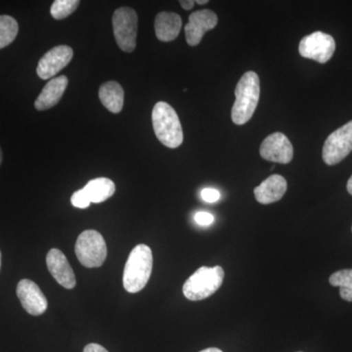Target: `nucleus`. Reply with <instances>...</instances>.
I'll return each instance as SVG.
<instances>
[{
	"mask_svg": "<svg viewBox=\"0 0 352 352\" xmlns=\"http://www.w3.org/2000/svg\"><path fill=\"white\" fill-rule=\"evenodd\" d=\"M259 95L258 76L254 72H247L235 88L236 100L231 112L234 124L242 126L252 119L258 104Z\"/></svg>",
	"mask_w": 352,
	"mask_h": 352,
	"instance_id": "f257e3e1",
	"label": "nucleus"
},
{
	"mask_svg": "<svg viewBox=\"0 0 352 352\" xmlns=\"http://www.w3.org/2000/svg\"><path fill=\"white\" fill-rule=\"evenodd\" d=\"M153 270V254L146 245H138L132 250L124 266V289L129 293L135 294L145 288Z\"/></svg>",
	"mask_w": 352,
	"mask_h": 352,
	"instance_id": "f03ea898",
	"label": "nucleus"
},
{
	"mask_svg": "<svg viewBox=\"0 0 352 352\" xmlns=\"http://www.w3.org/2000/svg\"><path fill=\"white\" fill-rule=\"evenodd\" d=\"M153 127L162 144L175 149L183 142V131L175 109L166 102H157L152 112Z\"/></svg>",
	"mask_w": 352,
	"mask_h": 352,
	"instance_id": "7ed1b4c3",
	"label": "nucleus"
},
{
	"mask_svg": "<svg viewBox=\"0 0 352 352\" xmlns=\"http://www.w3.org/2000/svg\"><path fill=\"white\" fill-rule=\"evenodd\" d=\"M224 270L221 266L199 268L183 286L185 298L192 302L205 300L221 287L223 283Z\"/></svg>",
	"mask_w": 352,
	"mask_h": 352,
	"instance_id": "20e7f679",
	"label": "nucleus"
},
{
	"mask_svg": "<svg viewBox=\"0 0 352 352\" xmlns=\"http://www.w3.org/2000/svg\"><path fill=\"white\" fill-rule=\"evenodd\" d=\"M75 252L76 258L85 267H99L107 258V245L100 233L85 230L76 240Z\"/></svg>",
	"mask_w": 352,
	"mask_h": 352,
	"instance_id": "39448f33",
	"label": "nucleus"
},
{
	"mask_svg": "<svg viewBox=\"0 0 352 352\" xmlns=\"http://www.w3.org/2000/svg\"><path fill=\"white\" fill-rule=\"evenodd\" d=\"M113 36L118 45L124 52L131 53L136 47L138 17L133 9L120 7L113 16Z\"/></svg>",
	"mask_w": 352,
	"mask_h": 352,
	"instance_id": "423d86ee",
	"label": "nucleus"
},
{
	"mask_svg": "<svg viewBox=\"0 0 352 352\" xmlns=\"http://www.w3.org/2000/svg\"><path fill=\"white\" fill-rule=\"evenodd\" d=\"M352 151V120L331 133L326 139L322 151L325 164L335 166Z\"/></svg>",
	"mask_w": 352,
	"mask_h": 352,
	"instance_id": "0eeeda50",
	"label": "nucleus"
},
{
	"mask_svg": "<svg viewBox=\"0 0 352 352\" xmlns=\"http://www.w3.org/2000/svg\"><path fill=\"white\" fill-rule=\"evenodd\" d=\"M336 50V41L332 36L315 32L300 41L298 51L303 58L314 60L318 63H327Z\"/></svg>",
	"mask_w": 352,
	"mask_h": 352,
	"instance_id": "6e6552de",
	"label": "nucleus"
},
{
	"mask_svg": "<svg viewBox=\"0 0 352 352\" xmlns=\"http://www.w3.org/2000/svg\"><path fill=\"white\" fill-rule=\"evenodd\" d=\"M263 159L273 163L289 164L294 157V148L282 132H275L264 139L259 148Z\"/></svg>",
	"mask_w": 352,
	"mask_h": 352,
	"instance_id": "1a4fd4ad",
	"label": "nucleus"
},
{
	"mask_svg": "<svg viewBox=\"0 0 352 352\" xmlns=\"http://www.w3.org/2000/svg\"><path fill=\"white\" fill-rule=\"evenodd\" d=\"M74 51L68 45H58L43 55L39 60L36 73L41 80H48L68 66Z\"/></svg>",
	"mask_w": 352,
	"mask_h": 352,
	"instance_id": "9d476101",
	"label": "nucleus"
},
{
	"mask_svg": "<svg viewBox=\"0 0 352 352\" xmlns=\"http://www.w3.org/2000/svg\"><path fill=\"white\" fill-rule=\"evenodd\" d=\"M219 23L217 14L205 9L192 13L188 24L185 25V38L190 46H196L201 43L206 32L214 30Z\"/></svg>",
	"mask_w": 352,
	"mask_h": 352,
	"instance_id": "9b49d317",
	"label": "nucleus"
},
{
	"mask_svg": "<svg viewBox=\"0 0 352 352\" xmlns=\"http://www.w3.org/2000/svg\"><path fill=\"white\" fill-rule=\"evenodd\" d=\"M17 296L28 314L38 316L47 309L48 303L41 288L29 279L21 280L17 286Z\"/></svg>",
	"mask_w": 352,
	"mask_h": 352,
	"instance_id": "f8f14e48",
	"label": "nucleus"
},
{
	"mask_svg": "<svg viewBox=\"0 0 352 352\" xmlns=\"http://www.w3.org/2000/svg\"><path fill=\"white\" fill-rule=\"evenodd\" d=\"M46 263L50 274L58 283L65 289L75 288L76 275L63 252L58 249H51L46 256Z\"/></svg>",
	"mask_w": 352,
	"mask_h": 352,
	"instance_id": "ddd939ff",
	"label": "nucleus"
},
{
	"mask_svg": "<svg viewBox=\"0 0 352 352\" xmlns=\"http://www.w3.org/2000/svg\"><path fill=\"white\" fill-rule=\"evenodd\" d=\"M288 184L283 176L279 175H271L258 187L254 188V196L256 201L263 205H270L281 200L286 193Z\"/></svg>",
	"mask_w": 352,
	"mask_h": 352,
	"instance_id": "4468645a",
	"label": "nucleus"
},
{
	"mask_svg": "<svg viewBox=\"0 0 352 352\" xmlns=\"http://www.w3.org/2000/svg\"><path fill=\"white\" fill-rule=\"evenodd\" d=\"M69 80L67 76H60L51 80L45 87H43V91L38 95L36 102H34V107L36 110L44 111L54 107L61 100L65 90L68 87Z\"/></svg>",
	"mask_w": 352,
	"mask_h": 352,
	"instance_id": "2eb2a0df",
	"label": "nucleus"
},
{
	"mask_svg": "<svg viewBox=\"0 0 352 352\" xmlns=\"http://www.w3.org/2000/svg\"><path fill=\"white\" fill-rule=\"evenodd\" d=\"M182 20L178 14L161 12L155 19V32L157 39L164 43L175 41L182 30Z\"/></svg>",
	"mask_w": 352,
	"mask_h": 352,
	"instance_id": "dca6fc26",
	"label": "nucleus"
},
{
	"mask_svg": "<svg viewBox=\"0 0 352 352\" xmlns=\"http://www.w3.org/2000/svg\"><path fill=\"white\" fill-rule=\"evenodd\" d=\"M99 99L110 112L119 113L124 107V88L117 82H105L99 89Z\"/></svg>",
	"mask_w": 352,
	"mask_h": 352,
	"instance_id": "f3484780",
	"label": "nucleus"
},
{
	"mask_svg": "<svg viewBox=\"0 0 352 352\" xmlns=\"http://www.w3.org/2000/svg\"><path fill=\"white\" fill-rule=\"evenodd\" d=\"M83 191L91 203H103L113 195L116 191L115 183L106 177L95 178L85 185Z\"/></svg>",
	"mask_w": 352,
	"mask_h": 352,
	"instance_id": "a211bd4d",
	"label": "nucleus"
},
{
	"mask_svg": "<svg viewBox=\"0 0 352 352\" xmlns=\"http://www.w3.org/2000/svg\"><path fill=\"white\" fill-rule=\"evenodd\" d=\"M329 282L333 287H340V295L342 300L352 302V270L333 273Z\"/></svg>",
	"mask_w": 352,
	"mask_h": 352,
	"instance_id": "6ab92c4d",
	"label": "nucleus"
},
{
	"mask_svg": "<svg viewBox=\"0 0 352 352\" xmlns=\"http://www.w3.org/2000/svg\"><path fill=\"white\" fill-rule=\"evenodd\" d=\"M19 25L10 16H0V50L12 43L17 36Z\"/></svg>",
	"mask_w": 352,
	"mask_h": 352,
	"instance_id": "aec40b11",
	"label": "nucleus"
},
{
	"mask_svg": "<svg viewBox=\"0 0 352 352\" xmlns=\"http://www.w3.org/2000/svg\"><path fill=\"white\" fill-rule=\"evenodd\" d=\"M80 3L78 0H55L51 6V15L54 19L63 20L75 12Z\"/></svg>",
	"mask_w": 352,
	"mask_h": 352,
	"instance_id": "412c9836",
	"label": "nucleus"
},
{
	"mask_svg": "<svg viewBox=\"0 0 352 352\" xmlns=\"http://www.w3.org/2000/svg\"><path fill=\"white\" fill-rule=\"evenodd\" d=\"M71 203L74 207L78 208H87L89 207L91 201H89V199L87 198V194L83 190H78V191L75 192L72 196Z\"/></svg>",
	"mask_w": 352,
	"mask_h": 352,
	"instance_id": "4be33fe9",
	"label": "nucleus"
},
{
	"mask_svg": "<svg viewBox=\"0 0 352 352\" xmlns=\"http://www.w3.org/2000/svg\"><path fill=\"white\" fill-rule=\"evenodd\" d=\"M201 198L208 203H215L220 199V192L214 188H205L201 191Z\"/></svg>",
	"mask_w": 352,
	"mask_h": 352,
	"instance_id": "5701e85b",
	"label": "nucleus"
},
{
	"mask_svg": "<svg viewBox=\"0 0 352 352\" xmlns=\"http://www.w3.org/2000/svg\"><path fill=\"white\" fill-rule=\"evenodd\" d=\"M214 220V215L210 214V212H199L195 215V221L201 226H210Z\"/></svg>",
	"mask_w": 352,
	"mask_h": 352,
	"instance_id": "b1692460",
	"label": "nucleus"
},
{
	"mask_svg": "<svg viewBox=\"0 0 352 352\" xmlns=\"http://www.w3.org/2000/svg\"><path fill=\"white\" fill-rule=\"evenodd\" d=\"M83 352H109L105 347L98 344H89L83 349Z\"/></svg>",
	"mask_w": 352,
	"mask_h": 352,
	"instance_id": "393cba45",
	"label": "nucleus"
},
{
	"mask_svg": "<svg viewBox=\"0 0 352 352\" xmlns=\"http://www.w3.org/2000/svg\"><path fill=\"white\" fill-rule=\"evenodd\" d=\"M179 3L185 10H191L195 6L196 2L193 0H180Z\"/></svg>",
	"mask_w": 352,
	"mask_h": 352,
	"instance_id": "a878e982",
	"label": "nucleus"
},
{
	"mask_svg": "<svg viewBox=\"0 0 352 352\" xmlns=\"http://www.w3.org/2000/svg\"><path fill=\"white\" fill-rule=\"evenodd\" d=\"M346 188L349 193L352 195V175L349 178V182H347Z\"/></svg>",
	"mask_w": 352,
	"mask_h": 352,
	"instance_id": "bb28decb",
	"label": "nucleus"
},
{
	"mask_svg": "<svg viewBox=\"0 0 352 352\" xmlns=\"http://www.w3.org/2000/svg\"><path fill=\"white\" fill-rule=\"evenodd\" d=\"M200 352H223L222 351H220L219 349H215V347H210V349H204V351H201Z\"/></svg>",
	"mask_w": 352,
	"mask_h": 352,
	"instance_id": "cd10ccee",
	"label": "nucleus"
},
{
	"mask_svg": "<svg viewBox=\"0 0 352 352\" xmlns=\"http://www.w3.org/2000/svg\"><path fill=\"white\" fill-rule=\"evenodd\" d=\"M197 4H200V6H203V4L208 3V0H197Z\"/></svg>",
	"mask_w": 352,
	"mask_h": 352,
	"instance_id": "c85d7f7f",
	"label": "nucleus"
},
{
	"mask_svg": "<svg viewBox=\"0 0 352 352\" xmlns=\"http://www.w3.org/2000/svg\"><path fill=\"white\" fill-rule=\"evenodd\" d=\"M1 162H2V151H1V148H0V164H1Z\"/></svg>",
	"mask_w": 352,
	"mask_h": 352,
	"instance_id": "c756f323",
	"label": "nucleus"
},
{
	"mask_svg": "<svg viewBox=\"0 0 352 352\" xmlns=\"http://www.w3.org/2000/svg\"><path fill=\"white\" fill-rule=\"evenodd\" d=\"M0 266H1V252H0Z\"/></svg>",
	"mask_w": 352,
	"mask_h": 352,
	"instance_id": "7c9ffc66",
	"label": "nucleus"
}]
</instances>
